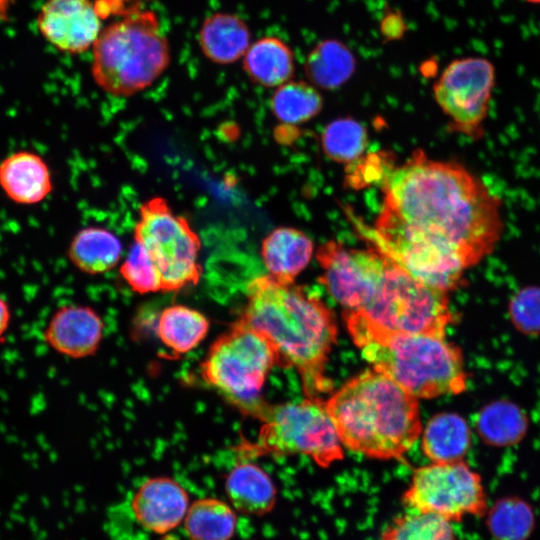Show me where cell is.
Here are the masks:
<instances>
[{"mask_svg": "<svg viewBox=\"0 0 540 540\" xmlns=\"http://www.w3.org/2000/svg\"><path fill=\"white\" fill-rule=\"evenodd\" d=\"M209 320L185 305H171L159 315L157 335L172 352L185 354L198 346L209 330Z\"/></svg>", "mask_w": 540, "mask_h": 540, "instance_id": "cell-24", "label": "cell"}, {"mask_svg": "<svg viewBox=\"0 0 540 540\" xmlns=\"http://www.w3.org/2000/svg\"><path fill=\"white\" fill-rule=\"evenodd\" d=\"M93 47L92 76L114 96L151 86L170 63L168 40L157 15L136 8L102 29Z\"/></svg>", "mask_w": 540, "mask_h": 540, "instance_id": "cell-5", "label": "cell"}, {"mask_svg": "<svg viewBox=\"0 0 540 540\" xmlns=\"http://www.w3.org/2000/svg\"><path fill=\"white\" fill-rule=\"evenodd\" d=\"M343 317L353 341L373 369L416 398L465 390L467 377L461 352L445 335L387 330L348 310Z\"/></svg>", "mask_w": 540, "mask_h": 540, "instance_id": "cell-4", "label": "cell"}, {"mask_svg": "<svg viewBox=\"0 0 540 540\" xmlns=\"http://www.w3.org/2000/svg\"><path fill=\"white\" fill-rule=\"evenodd\" d=\"M236 514L227 503L213 498L194 502L184 518L193 540H230L236 528Z\"/></svg>", "mask_w": 540, "mask_h": 540, "instance_id": "cell-26", "label": "cell"}, {"mask_svg": "<svg viewBox=\"0 0 540 540\" xmlns=\"http://www.w3.org/2000/svg\"><path fill=\"white\" fill-rule=\"evenodd\" d=\"M352 50L338 39H325L308 53L304 71L309 82L318 88L332 90L346 83L356 70Z\"/></svg>", "mask_w": 540, "mask_h": 540, "instance_id": "cell-21", "label": "cell"}, {"mask_svg": "<svg viewBox=\"0 0 540 540\" xmlns=\"http://www.w3.org/2000/svg\"><path fill=\"white\" fill-rule=\"evenodd\" d=\"M103 329L102 319L95 310L69 304L52 314L44 328L43 339L57 353L78 359L97 351Z\"/></svg>", "mask_w": 540, "mask_h": 540, "instance_id": "cell-14", "label": "cell"}, {"mask_svg": "<svg viewBox=\"0 0 540 540\" xmlns=\"http://www.w3.org/2000/svg\"><path fill=\"white\" fill-rule=\"evenodd\" d=\"M257 416L263 422L258 441L245 448L251 454L301 453L328 467L343 458L341 441L321 398L298 403L265 404Z\"/></svg>", "mask_w": 540, "mask_h": 540, "instance_id": "cell-7", "label": "cell"}, {"mask_svg": "<svg viewBox=\"0 0 540 540\" xmlns=\"http://www.w3.org/2000/svg\"><path fill=\"white\" fill-rule=\"evenodd\" d=\"M353 312L376 326L401 332L445 335L453 320L447 292L417 281L387 257L371 297Z\"/></svg>", "mask_w": 540, "mask_h": 540, "instance_id": "cell-8", "label": "cell"}, {"mask_svg": "<svg viewBox=\"0 0 540 540\" xmlns=\"http://www.w3.org/2000/svg\"><path fill=\"white\" fill-rule=\"evenodd\" d=\"M524 414L514 404L494 402L485 407L477 421L481 437L488 443L504 446L520 440L526 430Z\"/></svg>", "mask_w": 540, "mask_h": 540, "instance_id": "cell-29", "label": "cell"}, {"mask_svg": "<svg viewBox=\"0 0 540 540\" xmlns=\"http://www.w3.org/2000/svg\"><path fill=\"white\" fill-rule=\"evenodd\" d=\"M143 0H93L95 9L101 19L109 16H123L139 8Z\"/></svg>", "mask_w": 540, "mask_h": 540, "instance_id": "cell-34", "label": "cell"}, {"mask_svg": "<svg viewBox=\"0 0 540 540\" xmlns=\"http://www.w3.org/2000/svg\"><path fill=\"white\" fill-rule=\"evenodd\" d=\"M0 189L15 204H38L53 189L50 169L33 151L12 152L0 161Z\"/></svg>", "mask_w": 540, "mask_h": 540, "instance_id": "cell-16", "label": "cell"}, {"mask_svg": "<svg viewBox=\"0 0 540 540\" xmlns=\"http://www.w3.org/2000/svg\"><path fill=\"white\" fill-rule=\"evenodd\" d=\"M313 252L312 240L295 228L280 227L262 241L261 257L270 275L282 283H293L307 266Z\"/></svg>", "mask_w": 540, "mask_h": 540, "instance_id": "cell-17", "label": "cell"}, {"mask_svg": "<svg viewBox=\"0 0 540 540\" xmlns=\"http://www.w3.org/2000/svg\"><path fill=\"white\" fill-rule=\"evenodd\" d=\"M417 399L373 369L350 379L325 404L344 446L371 458L399 460L421 433Z\"/></svg>", "mask_w": 540, "mask_h": 540, "instance_id": "cell-3", "label": "cell"}, {"mask_svg": "<svg viewBox=\"0 0 540 540\" xmlns=\"http://www.w3.org/2000/svg\"><path fill=\"white\" fill-rule=\"evenodd\" d=\"M278 357L272 344L240 319L219 336L200 365L201 376L247 413L266 404L259 393Z\"/></svg>", "mask_w": 540, "mask_h": 540, "instance_id": "cell-6", "label": "cell"}, {"mask_svg": "<svg viewBox=\"0 0 540 540\" xmlns=\"http://www.w3.org/2000/svg\"><path fill=\"white\" fill-rule=\"evenodd\" d=\"M132 513L144 529L164 534L176 528L188 511V495L176 481L156 477L145 481L133 496Z\"/></svg>", "mask_w": 540, "mask_h": 540, "instance_id": "cell-15", "label": "cell"}, {"mask_svg": "<svg viewBox=\"0 0 540 540\" xmlns=\"http://www.w3.org/2000/svg\"><path fill=\"white\" fill-rule=\"evenodd\" d=\"M529 4L540 5V0H524Z\"/></svg>", "mask_w": 540, "mask_h": 540, "instance_id": "cell-36", "label": "cell"}, {"mask_svg": "<svg viewBox=\"0 0 540 540\" xmlns=\"http://www.w3.org/2000/svg\"><path fill=\"white\" fill-rule=\"evenodd\" d=\"M352 166L355 169L349 175V181L354 186L373 183L375 181H382L383 184L384 180L393 170L386 168L389 165L380 155H371L357 165L353 163Z\"/></svg>", "mask_w": 540, "mask_h": 540, "instance_id": "cell-33", "label": "cell"}, {"mask_svg": "<svg viewBox=\"0 0 540 540\" xmlns=\"http://www.w3.org/2000/svg\"><path fill=\"white\" fill-rule=\"evenodd\" d=\"M380 540H459L452 522L439 515L412 511L396 516Z\"/></svg>", "mask_w": 540, "mask_h": 540, "instance_id": "cell-28", "label": "cell"}, {"mask_svg": "<svg viewBox=\"0 0 540 540\" xmlns=\"http://www.w3.org/2000/svg\"><path fill=\"white\" fill-rule=\"evenodd\" d=\"M469 445V427L461 416L454 413L435 415L423 431V452L435 463L462 461Z\"/></svg>", "mask_w": 540, "mask_h": 540, "instance_id": "cell-23", "label": "cell"}, {"mask_svg": "<svg viewBox=\"0 0 540 540\" xmlns=\"http://www.w3.org/2000/svg\"><path fill=\"white\" fill-rule=\"evenodd\" d=\"M243 69L254 83L268 88L279 87L294 75V53L282 39L265 36L249 46L243 56Z\"/></svg>", "mask_w": 540, "mask_h": 540, "instance_id": "cell-20", "label": "cell"}, {"mask_svg": "<svg viewBox=\"0 0 540 540\" xmlns=\"http://www.w3.org/2000/svg\"><path fill=\"white\" fill-rule=\"evenodd\" d=\"M485 516L486 528L494 540H528L536 523L533 507L518 496L497 499Z\"/></svg>", "mask_w": 540, "mask_h": 540, "instance_id": "cell-25", "label": "cell"}, {"mask_svg": "<svg viewBox=\"0 0 540 540\" xmlns=\"http://www.w3.org/2000/svg\"><path fill=\"white\" fill-rule=\"evenodd\" d=\"M251 40L250 29L237 15L215 13L207 17L199 31V45L212 62L227 65L242 58Z\"/></svg>", "mask_w": 540, "mask_h": 540, "instance_id": "cell-18", "label": "cell"}, {"mask_svg": "<svg viewBox=\"0 0 540 540\" xmlns=\"http://www.w3.org/2000/svg\"><path fill=\"white\" fill-rule=\"evenodd\" d=\"M246 294L240 320L272 344L278 365L297 369L308 398L329 392L332 382L325 365L337 337L331 310L300 287L270 274L252 279Z\"/></svg>", "mask_w": 540, "mask_h": 540, "instance_id": "cell-2", "label": "cell"}, {"mask_svg": "<svg viewBox=\"0 0 540 540\" xmlns=\"http://www.w3.org/2000/svg\"><path fill=\"white\" fill-rule=\"evenodd\" d=\"M402 502L409 510L433 513L451 522L483 517L488 510L481 476L463 461L417 468Z\"/></svg>", "mask_w": 540, "mask_h": 540, "instance_id": "cell-10", "label": "cell"}, {"mask_svg": "<svg viewBox=\"0 0 540 540\" xmlns=\"http://www.w3.org/2000/svg\"><path fill=\"white\" fill-rule=\"evenodd\" d=\"M383 191V210L457 256L468 269L500 240V199L458 163L415 151L389 173Z\"/></svg>", "mask_w": 540, "mask_h": 540, "instance_id": "cell-1", "label": "cell"}, {"mask_svg": "<svg viewBox=\"0 0 540 540\" xmlns=\"http://www.w3.org/2000/svg\"><path fill=\"white\" fill-rule=\"evenodd\" d=\"M67 255L80 271L101 274L118 264L122 256V245L111 231L101 227H86L74 235Z\"/></svg>", "mask_w": 540, "mask_h": 540, "instance_id": "cell-22", "label": "cell"}, {"mask_svg": "<svg viewBox=\"0 0 540 540\" xmlns=\"http://www.w3.org/2000/svg\"><path fill=\"white\" fill-rule=\"evenodd\" d=\"M321 282L346 310H360L371 297L384 270L386 257L377 250H356L336 241L318 248Z\"/></svg>", "mask_w": 540, "mask_h": 540, "instance_id": "cell-12", "label": "cell"}, {"mask_svg": "<svg viewBox=\"0 0 540 540\" xmlns=\"http://www.w3.org/2000/svg\"><path fill=\"white\" fill-rule=\"evenodd\" d=\"M366 145V128L352 118H340L330 122L322 134L325 154L337 162L348 163L359 159Z\"/></svg>", "mask_w": 540, "mask_h": 540, "instance_id": "cell-30", "label": "cell"}, {"mask_svg": "<svg viewBox=\"0 0 540 540\" xmlns=\"http://www.w3.org/2000/svg\"><path fill=\"white\" fill-rule=\"evenodd\" d=\"M323 106L319 91L311 83L288 81L277 88L271 99L276 118L287 124H299L316 116Z\"/></svg>", "mask_w": 540, "mask_h": 540, "instance_id": "cell-27", "label": "cell"}, {"mask_svg": "<svg viewBox=\"0 0 540 540\" xmlns=\"http://www.w3.org/2000/svg\"><path fill=\"white\" fill-rule=\"evenodd\" d=\"M120 274L130 288L140 294L161 291L159 273L141 244L134 241L120 267Z\"/></svg>", "mask_w": 540, "mask_h": 540, "instance_id": "cell-31", "label": "cell"}, {"mask_svg": "<svg viewBox=\"0 0 540 540\" xmlns=\"http://www.w3.org/2000/svg\"><path fill=\"white\" fill-rule=\"evenodd\" d=\"M510 315L515 325L528 333L540 332V288L520 290L511 300Z\"/></svg>", "mask_w": 540, "mask_h": 540, "instance_id": "cell-32", "label": "cell"}, {"mask_svg": "<svg viewBox=\"0 0 540 540\" xmlns=\"http://www.w3.org/2000/svg\"><path fill=\"white\" fill-rule=\"evenodd\" d=\"M226 493L233 507L246 515L262 516L276 504L277 489L270 476L259 466L241 462L226 479Z\"/></svg>", "mask_w": 540, "mask_h": 540, "instance_id": "cell-19", "label": "cell"}, {"mask_svg": "<svg viewBox=\"0 0 540 540\" xmlns=\"http://www.w3.org/2000/svg\"><path fill=\"white\" fill-rule=\"evenodd\" d=\"M134 241L143 246L154 263L161 291H177L200 280V238L189 221L176 214L163 197L150 198L141 205Z\"/></svg>", "mask_w": 540, "mask_h": 540, "instance_id": "cell-9", "label": "cell"}, {"mask_svg": "<svg viewBox=\"0 0 540 540\" xmlns=\"http://www.w3.org/2000/svg\"><path fill=\"white\" fill-rule=\"evenodd\" d=\"M495 81V66L485 57L457 58L445 67L433 93L453 131L473 139L482 136Z\"/></svg>", "mask_w": 540, "mask_h": 540, "instance_id": "cell-11", "label": "cell"}, {"mask_svg": "<svg viewBox=\"0 0 540 540\" xmlns=\"http://www.w3.org/2000/svg\"><path fill=\"white\" fill-rule=\"evenodd\" d=\"M37 28L59 51L78 54L94 45L102 19L92 0H46L37 15Z\"/></svg>", "mask_w": 540, "mask_h": 540, "instance_id": "cell-13", "label": "cell"}, {"mask_svg": "<svg viewBox=\"0 0 540 540\" xmlns=\"http://www.w3.org/2000/svg\"><path fill=\"white\" fill-rule=\"evenodd\" d=\"M12 321V310L9 302L0 294V342L6 336Z\"/></svg>", "mask_w": 540, "mask_h": 540, "instance_id": "cell-35", "label": "cell"}]
</instances>
